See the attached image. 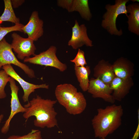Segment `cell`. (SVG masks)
Listing matches in <instances>:
<instances>
[{
	"label": "cell",
	"instance_id": "1",
	"mask_svg": "<svg viewBox=\"0 0 139 139\" xmlns=\"http://www.w3.org/2000/svg\"><path fill=\"white\" fill-rule=\"evenodd\" d=\"M57 102L56 100L44 99L37 95L24 105L26 111L23 116L25 121L30 117L34 116L36 118L33 123L36 127L51 128L57 126V113L54 107Z\"/></svg>",
	"mask_w": 139,
	"mask_h": 139
},
{
	"label": "cell",
	"instance_id": "2",
	"mask_svg": "<svg viewBox=\"0 0 139 139\" xmlns=\"http://www.w3.org/2000/svg\"><path fill=\"white\" fill-rule=\"evenodd\" d=\"M97 110V114L91 121L94 137L99 139L105 138L121 126L123 109L121 105L113 104Z\"/></svg>",
	"mask_w": 139,
	"mask_h": 139
},
{
	"label": "cell",
	"instance_id": "3",
	"mask_svg": "<svg viewBox=\"0 0 139 139\" xmlns=\"http://www.w3.org/2000/svg\"><path fill=\"white\" fill-rule=\"evenodd\" d=\"M129 1L116 0L114 5L108 4L106 5L105 8L107 11L103 16L101 25L111 34L118 36L122 34V30H118L117 28L116 20L120 14H125L127 16L126 4Z\"/></svg>",
	"mask_w": 139,
	"mask_h": 139
},
{
	"label": "cell",
	"instance_id": "4",
	"mask_svg": "<svg viewBox=\"0 0 139 139\" xmlns=\"http://www.w3.org/2000/svg\"><path fill=\"white\" fill-rule=\"evenodd\" d=\"M57 49L54 46H50L47 50L35 55L32 57H26L24 60V62H29L35 64L50 66L58 70L61 72L66 70V64L62 62L56 55Z\"/></svg>",
	"mask_w": 139,
	"mask_h": 139
},
{
	"label": "cell",
	"instance_id": "5",
	"mask_svg": "<svg viewBox=\"0 0 139 139\" xmlns=\"http://www.w3.org/2000/svg\"><path fill=\"white\" fill-rule=\"evenodd\" d=\"M12 49L11 44L6 41L4 38L0 41V70L5 65L12 64L21 68L29 77H35L33 70L18 60Z\"/></svg>",
	"mask_w": 139,
	"mask_h": 139
},
{
	"label": "cell",
	"instance_id": "6",
	"mask_svg": "<svg viewBox=\"0 0 139 139\" xmlns=\"http://www.w3.org/2000/svg\"><path fill=\"white\" fill-rule=\"evenodd\" d=\"M11 37L12 38L11 47L17 54L19 59L24 60L31 55H35V52L36 49L32 39L28 37L23 38L14 32L12 33Z\"/></svg>",
	"mask_w": 139,
	"mask_h": 139
},
{
	"label": "cell",
	"instance_id": "7",
	"mask_svg": "<svg viewBox=\"0 0 139 139\" xmlns=\"http://www.w3.org/2000/svg\"><path fill=\"white\" fill-rule=\"evenodd\" d=\"M87 91L94 98H100L112 104L115 102L112 95L113 91L110 85L105 83L98 79L91 78L89 80Z\"/></svg>",
	"mask_w": 139,
	"mask_h": 139
},
{
	"label": "cell",
	"instance_id": "8",
	"mask_svg": "<svg viewBox=\"0 0 139 139\" xmlns=\"http://www.w3.org/2000/svg\"><path fill=\"white\" fill-rule=\"evenodd\" d=\"M9 82L11 90V111L8 118L1 129V132L4 134L8 131L10 121L14 116L17 114L24 113L26 111V108L22 105L19 100L18 95L19 88L16 85L15 80L11 77Z\"/></svg>",
	"mask_w": 139,
	"mask_h": 139
},
{
	"label": "cell",
	"instance_id": "9",
	"mask_svg": "<svg viewBox=\"0 0 139 139\" xmlns=\"http://www.w3.org/2000/svg\"><path fill=\"white\" fill-rule=\"evenodd\" d=\"M72 29V35L68 42V46L75 50L84 45L90 47L93 46L92 41L88 35L87 28L85 24L79 25L78 22L75 20L74 25Z\"/></svg>",
	"mask_w": 139,
	"mask_h": 139
},
{
	"label": "cell",
	"instance_id": "10",
	"mask_svg": "<svg viewBox=\"0 0 139 139\" xmlns=\"http://www.w3.org/2000/svg\"><path fill=\"white\" fill-rule=\"evenodd\" d=\"M2 68L9 76L18 82L22 88L24 92L22 98L24 102H29V95L34 92L35 89L40 88L48 89L49 88V85L46 84L36 85L26 81L16 73L11 64L3 66Z\"/></svg>",
	"mask_w": 139,
	"mask_h": 139
},
{
	"label": "cell",
	"instance_id": "11",
	"mask_svg": "<svg viewBox=\"0 0 139 139\" xmlns=\"http://www.w3.org/2000/svg\"><path fill=\"white\" fill-rule=\"evenodd\" d=\"M134 84L132 77L123 79L115 76L110 84L113 91L112 95L114 100L121 101L129 93Z\"/></svg>",
	"mask_w": 139,
	"mask_h": 139
},
{
	"label": "cell",
	"instance_id": "12",
	"mask_svg": "<svg viewBox=\"0 0 139 139\" xmlns=\"http://www.w3.org/2000/svg\"><path fill=\"white\" fill-rule=\"evenodd\" d=\"M44 22L39 16L37 11H33L27 24L24 26L22 31L27 34L28 38L34 41H37L43 34Z\"/></svg>",
	"mask_w": 139,
	"mask_h": 139
},
{
	"label": "cell",
	"instance_id": "13",
	"mask_svg": "<svg viewBox=\"0 0 139 139\" xmlns=\"http://www.w3.org/2000/svg\"><path fill=\"white\" fill-rule=\"evenodd\" d=\"M93 76L95 78L110 85L115 76L112 64L103 59L99 61L94 68Z\"/></svg>",
	"mask_w": 139,
	"mask_h": 139
},
{
	"label": "cell",
	"instance_id": "14",
	"mask_svg": "<svg viewBox=\"0 0 139 139\" xmlns=\"http://www.w3.org/2000/svg\"><path fill=\"white\" fill-rule=\"evenodd\" d=\"M115 76L126 79L132 77L134 74V65L128 59L121 57L117 59L112 64Z\"/></svg>",
	"mask_w": 139,
	"mask_h": 139
},
{
	"label": "cell",
	"instance_id": "15",
	"mask_svg": "<svg viewBox=\"0 0 139 139\" xmlns=\"http://www.w3.org/2000/svg\"><path fill=\"white\" fill-rule=\"evenodd\" d=\"M77 92V88L72 84L64 83L56 86L55 93L57 101L65 107Z\"/></svg>",
	"mask_w": 139,
	"mask_h": 139
},
{
	"label": "cell",
	"instance_id": "16",
	"mask_svg": "<svg viewBox=\"0 0 139 139\" xmlns=\"http://www.w3.org/2000/svg\"><path fill=\"white\" fill-rule=\"evenodd\" d=\"M86 106V101L83 93L77 92L65 108L68 113L76 115L82 113L85 109Z\"/></svg>",
	"mask_w": 139,
	"mask_h": 139
},
{
	"label": "cell",
	"instance_id": "17",
	"mask_svg": "<svg viewBox=\"0 0 139 139\" xmlns=\"http://www.w3.org/2000/svg\"><path fill=\"white\" fill-rule=\"evenodd\" d=\"M128 13V29L131 32L139 35V4L138 3L130 4L126 6Z\"/></svg>",
	"mask_w": 139,
	"mask_h": 139
},
{
	"label": "cell",
	"instance_id": "18",
	"mask_svg": "<svg viewBox=\"0 0 139 139\" xmlns=\"http://www.w3.org/2000/svg\"><path fill=\"white\" fill-rule=\"evenodd\" d=\"M75 74L79 86L84 92L87 91L89 83V76L91 71L90 67H77L74 66Z\"/></svg>",
	"mask_w": 139,
	"mask_h": 139
},
{
	"label": "cell",
	"instance_id": "19",
	"mask_svg": "<svg viewBox=\"0 0 139 139\" xmlns=\"http://www.w3.org/2000/svg\"><path fill=\"white\" fill-rule=\"evenodd\" d=\"M79 12L84 20L90 21L92 17L88 0H73L71 12Z\"/></svg>",
	"mask_w": 139,
	"mask_h": 139
},
{
	"label": "cell",
	"instance_id": "20",
	"mask_svg": "<svg viewBox=\"0 0 139 139\" xmlns=\"http://www.w3.org/2000/svg\"><path fill=\"white\" fill-rule=\"evenodd\" d=\"M4 10L2 15L0 16V24L4 21H8L14 23L15 24L20 23V20L16 16L10 0H4Z\"/></svg>",
	"mask_w": 139,
	"mask_h": 139
},
{
	"label": "cell",
	"instance_id": "21",
	"mask_svg": "<svg viewBox=\"0 0 139 139\" xmlns=\"http://www.w3.org/2000/svg\"><path fill=\"white\" fill-rule=\"evenodd\" d=\"M6 139H42L41 132L38 129H32L27 134L23 136L12 135Z\"/></svg>",
	"mask_w": 139,
	"mask_h": 139
},
{
	"label": "cell",
	"instance_id": "22",
	"mask_svg": "<svg viewBox=\"0 0 139 139\" xmlns=\"http://www.w3.org/2000/svg\"><path fill=\"white\" fill-rule=\"evenodd\" d=\"M10 78L4 70L0 71V99H4L6 96L4 89Z\"/></svg>",
	"mask_w": 139,
	"mask_h": 139
},
{
	"label": "cell",
	"instance_id": "23",
	"mask_svg": "<svg viewBox=\"0 0 139 139\" xmlns=\"http://www.w3.org/2000/svg\"><path fill=\"white\" fill-rule=\"evenodd\" d=\"M24 26L20 23L10 27H2L0 25V41L7 33L11 32L16 31L22 32V28Z\"/></svg>",
	"mask_w": 139,
	"mask_h": 139
},
{
	"label": "cell",
	"instance_id": "24",
	"mask_svg": "<svg viewBox=\"0 0 139 139\" xmlns=\"http://www.w3.org/2000/svg\"><path fill=\"white\" fill-rule=\"evenodd\" d=\"M70 61L74 64L77 67L84 66L87 65L84 51L80 48L78 49L77 54L75 58Z\"/></svg>",
	"mask_w": 139,
	"mask_h": 139
},
{
	"label": "cell",
	"instance_id": "25",
	"mask_svg": "<svg viewBox=\"0 0 139 139\" xmlns=\"http://www.w3.org/2000/svg\"><path fill=\"white\" fill-rule=\"evenodd\" d=\"M11 4L13 8H16L21 5L24 2L23 0H11Z\"/></svg>",
	"mask_w": 139,
	"mask_h": 139
},
{
	"label": "cell",
	"instance_id": "26",
	"mask_svg": "<svg viewBox=\"0 0 139 139\" xmlns=\"http://www.w3.org/2000/svg\"><path fill=\"white\" fill-rule=\"evenodd\" d=\"M139 119H138V124L136 129L133 137L130 139H137L139 136Z\"/></svg>",
	"mask_w": 139,
	"mask_h": 139
},
{
	"label": "cell",
	"instance_id": "27",
	"mask_svg": "<svg viewBox=\"0 0 139 139\" xmlns=\"http://www.w3.org/2000/svg\"><path fill=\"white\" fill-rule=\"evenodd\" d=\"M3 114H1L0 115V123L2 119H3Z\"/></svg>",
	"mask_w": 139,
	"mask_h": 139
},
{
	"label": "cell",
	"instance_id": "28",
	"mask_svg": "<svg viewBox=\"0 0 139 139\" xmlns=\"http://www.w3.org/2000/svg\"><path fill=\"white\" fill-rule=\"evenodd\" d=\"M131 1L133 2H139V0H132Z\"/></svg>",
	"mask_w": 139,
	"mask_h": 139
},
{
	"label": "cell",
	"instance_id": "29",
	"mask_svg": "<svg viewBox=\"0 0 139 139\" xmlns=\"http://www.w3.org/2000/svg\"><path fill=\"white\" fill-rule=\"evenodd\" d=\"M99 139H106V138H100Z\"/></svg>",
	"mask_w": 139,
	"mask_h": 139
}]
</instances>
